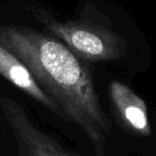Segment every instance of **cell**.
I'll use <instances>...</instances> for the list:
<instances>
[{
  "label": "cell",
  "mask_w": 156,
  "mask_h": 156,
  "mask_svg": "<svg viewBox=\"0 0 156 156\" xmlns=\"http://www.w3.org/2000/svg\"><path fill=\"white\" fill-rule=\"evenodd\" d=\"M0 45L17 57L67 121L87 135L98 156L105 155L111 122L103 111L89 69L64 43L25 26L0 25Z\"/></svg>",
  "instance_id": "obj_1"
},
{
  "label": "cell",
  "mask_w": 156,
  "mask_h": 156,
  "mask_svg": "<svg viewBox=\"0 0 156 156\" xmlns=\"http://www.w3.org/2000/svg\"><path fill=\"white\" fill-rule=\"evenodd\" d=\"M33 14L55 37L60 39L78 58L83 60L91 62L118 60L127 50V43L123 37L102 26L79 20L60 22L42 9H33Z\"/></svg>",
  "instance_id": "obj_2"
},
{
  "label": "cell",
  "mask_w": 156,
  "mask_h": 156,
  "mask_svg": "<svg viewBox=\"0 0 156 156\" xmlns=\"http://www.w3.org/2000/svg\"><path fill=\"white\" fill-rule=\"evenodd\" d=\"M0 106L11 127L20 149L28 156H76L31 121L23 106L15 100L3 96Z\"/></svg>",
  "instance_id": "obj_3"
},
{
  "label": "cell",
  "mask_w": 156,
  "mask_h": 156,
  "mask_svg": "<svg viewBox=\"0 0 156 156\" xmlns=\"http://www.w3.org/2000/svg\"><path fill=\"white\" fill-rule=\"evenodd\" d=\"M109 92L115 112L124 126L141 136H151V125L144 101L128 86L118 80L110 83Z\"/></svg>",
  "instance_id": "obj_4"
},
{
  "label": "cell",
  "mask_w": 156,
  "mask_h": 156,
  "mask_svg": "<svg viewBox=\"0 0 156 156\" xmlns=\"http://www.w3.org/2000/svg\"><path fill=\"white\" fill-rule=\"evenodd\" d=\"M0 74L15 87L63 120L66 117L56 102L35 81L28 67L11 51L0 45Z\"/></svg>",
  "instance_id": "obj_5"
}]
</instances>
